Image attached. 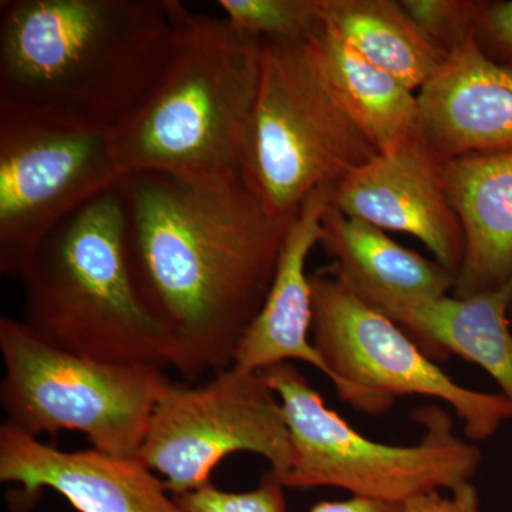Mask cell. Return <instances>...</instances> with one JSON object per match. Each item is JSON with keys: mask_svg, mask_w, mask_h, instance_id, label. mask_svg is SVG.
<instances>
[{"mask_svg": "<svg viewBox=\"0 0 512 512\" xmlns=\"http://www.w3.org/2000/svg\"><path fill=\"white\" fill-rule=\"evenodd\" d=\"M333 188L312 192L289 225L271 291L239 343L232 365L262 372L298 360L332 380L312 342V286L306 264L322 237Z\"/></svg>", "mask_w": 512, "mask_h": 512, "instance_id": "obj_14", "label": "cell"}, {"mask_svg": "<svg viewBox=\"0 0 512 512\" xmlns=\"http://www.w3.org/2000/svg\"><path fill=\"white\" fill-rule=\"evenodd\" d=\"M443 180L464 235L453 296L503 288L512 279V148L444 161Z\"/></svg>", "mask_w": 512, "mask_h": 512, "instance_id": "obj_15", "label": "cell"}, {"mask_svg": "<svg viewBox=\"0 0 512 512\" xmlns=\"http://www.w3.org/2000/svg\"><path fill=\"white\" fill-rule=\"evenodd\" d=\"M309 512H403V505L350 497L342 501H320Z\"/></svg>", "mask_w": 512, "mask_h": 512, "instance_id": "obj_25", "label": "cell"}, {"mask_svg": "<svg viewBox=\"0 0 512 512\" xmlns=\"http://www.w3.org/2000/svg\"><path fill=\"white\" fill-rule=\"evenodd\" d=\"M403 512H480V495L476 485L460 484L443 495L440 491L420 495L403 504Z\"/></svg>", "mask_w": 512, "mask_h": 512, "instance_id": "obj_24", "label": "cell"}, {"mask_svg": "<svg viewBox=\"0 0 512 512\" xmlns=\"http://www.w3.org/2000/svg\"><path fill=\"white\" fill-rule=\"evenodd\" d=\"M414 20L447 57L477 36L484 2L473 0H399Z\"/></svg>", "mask_w": 512, "mask_h": 512, "instance_id": "obj_21", "label": "cell"}, {"mask_svg": "<svg viewBox=\"0 0 512 512\" xmlns=\"http://www.w3.org/2000/svg\"><path fill=\"white\" fill-rule=\"evenodd\" d=\"M225 19L242 35L305 43L322 26V0H220Z\"/></svg>", "mask_w": 512, "mask_h": 512, "instance_id": "obj_20", "label": "cell"}, {"mask_svg": "<svg viewBox=\"0 0 512 512\" xmlns=\"http://www.w3.org/2000/svg\"><path fill=\"white\" fill-rule=\"evenodd\" d=\"M420 134L441 161L512 148V66L477 36L447 57L417 92Z\"/></svg>", "mask_w": 512, "mask_h": 512, "instance_id": "obj_13", "label": "cell"}, {"mask_svg": "<svg viewBox=\"0 0 512 512\" xmlns=\"http://www.w3.org/2000/svg\"><path fill=\"white\" fill-rule=\"evenodd\" d=\"M251 453L279 477L293 461L284 409L262 372L235 365L204 384H168L151 416L138 458L174 497L211 483L224 458Z\"/></svg>", "mask_w": 512, "mask_h": 512, "instance_id": "obj_10", "label": "cell"}, {"mask_svg": "<svg viewBox=\"0 0 512 512\" xmlns=\"http://www.w3.org/2000/svg\"><path fill=\"white\" fill-rule=\"evenodd\" d=\"M322 5L326 26L413 92L446 62L399 0H322Z\"/></svg>", "mask_w": 512, "mask_h": 512, "instance_id": "obj_19", "label": "cell"}, {"mask_svg": "<svg viewBox=\"0 0 512 512\" xmlns=\"http://www.w3.org/2000/svg\"><path fill=\"white\" fill-rule=\"evenodd\" d=\"M323 76L379 153L420 131L417 94L370 63L329 26L308 40Z\"/></svg>", "mask_w": 512, "mask_h": 512, "instance_id": "obj_18", "label": "cell"}, {"mask_svg": "<svg viewBox=\"0 0 512 512\" xmlns=\"http://www.w3.org/2000/svg\"><path fill=\"white\" fill-rule=\"evenodd\" d=\"M319 245L332 258V271L379 311L453 295V272L397 244L383 229L346 217L332 202L323 215Z\"/></svg>", "mask_w": 512, "mask_h": 512, "instance_id": "obj_16", "label": "cell"}, {"mask_svg": "<svg viewBox=\"0 0 512 512\" xmlns=\"http://www.w3.org/2000/svg\"><path fill=\"white\" fill-rule=\"evenodd\" d=\"M22 282L23 322L50 345L117 365L177 366V342L131 269L117 185L47 237Z\"/></svg>", "mask_w": 512, "mask_h": 512, "instance_id": "obj_4", "label": "cell"}, {"mask_svg": "<svg viewBox=\"0 0 512 512\" xmlns=\"http://www.w3.org/2000/svg\"><path fill=\"white\" fill-rule=\"evenodd\" d=\"M477 40L493 59L498 57L512 63V0L483 3L477 23Z\"/></svg>", "mask_w": 512, "mask_h": 512, "instance_id": "obj_23", "label": "cell"}, {"mask_svg": "<svg viewBox=\"0 0 512 512\" xmlns=\"http://www.w3.org/2000/svg\"><path fill=\"white\" fill-rule=\"evenodd\" d=\"M309 276L313 345L336 393L357 412L380 416L397 397H433L454 410L473 443L491 439L512 419L503 394L456 382L399 323L359 298L332 269Z\"/></svg>", "mask_w": 512, "mask_h": 512, "instance_id": "obj_8", "label": "cell"}, {"mask_svg": "<svg viewBox=\"0 0 512 512\" xmlns=\"http://www.w3.org/2000/svg\"><path fill=\"white\" fill-rule=\"evenodd\" d=\"M443 163L419 131L346 175L333 188L332 205L383 231L412 235L457 275L464 235L448 200Z\"/></svg>", "mask_w": 512, "mask_h": 512, "instance_id": "obj_11", "label": "cell"}, {"mask_svg": "<svg viewBox=\"0 0 512 512\" xmlns=\"http://www.w3.org/2000/svg\"><path fill=\"white\" fill-rule=\"evenodd\" d=\"M6 423L33 437L77 431L96 450L138 457L171 380L163 369L117 365L50 345L23 320L0 318Z\"/></svg>", "mask_w": 512, "mask_h": 512, "instance_id": "obj_7", "label": "cell"}, {"mask_svg": "<svg viewBox=\"0 0 512 512\" xmlns=\"http://www.w3.org/2000/svg\"><path fill=\"white\" fill-rule=\"evenodd\" d=\"M178 0H2L0 107L114 130L163 73Z\"/></svg>", "mask_w": 512, "mask_h": 512, "instance_id": "obj_2", "label": "cell"}, {"mask_svg": "<svg viewBox=\"0 0 512 512\" xmlns=\"http://www.w3.org/2000/svg\"><path fill=\"white\" fill-rule=\"evenodd\" d=\"M0 481L32 500L53 490L79 512H183L177 498L138 457L96 450L62 451L3 423Z\"/></svg>", "mask_w": 512, "mask_h": 512, "instance_id": "obj_12", "label": "cell"}, {"mask_svg": "<svg viewBox=\"0 0 512 512\" xmlns=\"http://www.w3.org/2000/svg\"><path fill=\"white\" fill-rule=\"evenodd\" d=\"M284 409L293 461L274 478L284 488H338L350 497L403 505L420 495L451 491L476 476L481 451L454 431L440 404L419 407V443L393 446L367 439L323 402L293 363L262 370Z\"/></svg>", "mask_w": 512, "mask_h": 512, "instance_id": "obj_5", "label": "cell"}, {"mask_svg": "<svg viewBox=\"0 0 512 512\" xmlns=\"http://www.w3.org/2000/svg\"><path fill=\"white\" fill-rule=\"evenodd\" d=\"M175 498L183 512H288L285 488L268 474L258 487L244 493L220 490L210 483Z\"/></svg>", "mask_w": 512, "mask_h": 512, "instance_id": "obj_22", "label": "cell"}, {"mask_svg": "<svg viewBox=\"0 0 512 512\" xmlns=\"http://www.w3.org/2000/svg\"><path fill=\"white\" fill-rule=\"evenodd\" d=\"M261 57V40L180 3L163 73L111 133L121 173L151 171L210 185L242 180Z\"/></svg>", "mask_w": 512, "mask_h": 512, "instance_id": "obj_3", "label": "cell"}, {"mask_svg": "<svg viewBox=\"0 0 512 512\" xmlns=\"http://www.w3.org/2000/svg\"><path fill=\"white\" fill-rule=\"evenodd\" d=\"M377 154L308 43L262 42L244 180L276 220L292 222L312 192L336 187Z\"/></svg>", "mask_w": 512, "mask_h": 512, "instance_id": "obj_6", "label": "cell"}, {"mask_svg": "<svg viewBox=\"0 0 512 512\" xmlns=\"http://www.w3.org/2000/svg\"><path fill=\"white\" fill-rule=\"evenodd\" d=\"M510 320H511V326H512V302H511V306H510Z\"/></svg>", "mask_w": 512, "mask_h": 512, "instance_id": "obj_26", "label": "cell"}, {"mask_svg": "<svg viewBox=\"0 0 512 512\" xmlns=\"http://www.w3.org/2000/svg\"><path fill=\"white\" fill-rule=\"evenodd\" d=\"M512 279L497 291L470 298L447 295L416 305L392 306V318L436 362L457 355L484 369L512 406Z\"/></svg>", "mask_w": 512, "mask_h": 512, "instance_id": "obj_17", "label": "cell"}, {"mask_svg": "<svg viewBox=\"0 0 512 512\" xmlns=\"http://www.w3.org/2000/svg\"><path fill=\"white\" fill-rule=\"evenodd\" d=\"M128 258L148 308L178 346L188 383L232 366L271 291L291 222L247 184H197L163 173L117 183ZM293 221V220H292Z\"/></svg>", "mask_w": 512, "mask_h": 512, "instance_id": "obj_1", "label": "cell"}, {"mask_svg": "<svg viewBox=\"0 0 512 512\" xmlns=\"http://www.w3.org/2000/svg\"><path fill=\"white\" fill-rule=\"evenodd\" d=\"M111 133L0 107V274L22 281L47 237L116 187L123 173Z\"/></svg>", "mask_w": 512, "mask_h": 512, "instance_id": "obj_9", "label": "cell"}]
</instances>
